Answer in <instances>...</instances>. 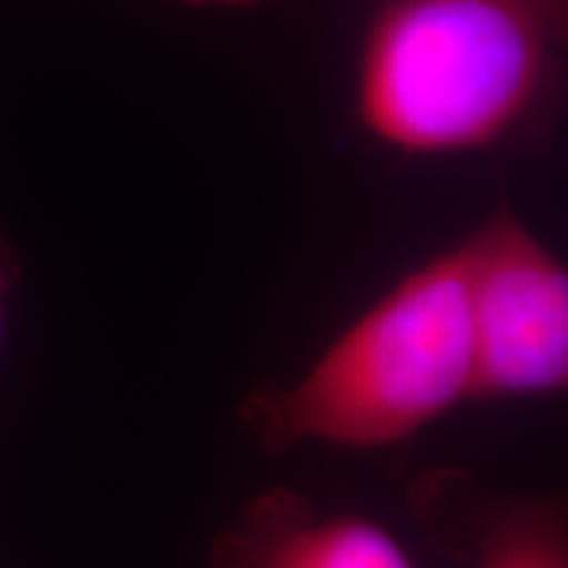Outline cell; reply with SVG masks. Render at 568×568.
<instances>
[{"instance_id":"1","label":"cell","mask_w":568,"mask_h":568,"mask_svg":"<svg viewBox=\"0 0 568 568\" xmlns=\"http://www.w3.org/2000/svg\"><path fill=\"white\" fill-rule=\"evenodd\" d=\"M566 0H382L353 61V113L408 159L539 138L558 103Z\"/></svg>"},{"instance_id":"2","label":"cell","mask_w":568,"mask_h":568,"mask_svg":"<svg viewBox=\"0 0 568 568\" xmlns=\"http://www.w3.org/2000/svg\"><path fill=\"white\" fill-rule=\"evenodd\" d=\"M474 400V347L460 247L424 261L324 347L290 385L245 397L264 450H382Z\"/></svg>"},{"instance_id":"3","label":"cell","mask_w":568,"mask_h":568,"mask_svg":"<svg viewBox=\"0 0 568 568\" xmlns=\"http://www.w3.org/2000/svg\"><path fill=\"white\" fill-rule=\"evenodd\" d=\"M464 255L474 400L548 397L568 385V274L514 213L489 216Z\"/></svg>"},{"instance_id":"4","label":"cell","mask_w":568,"mask_h":568,"mask_svg":"<svg viewBox=\"0 0 568 568\" xmlns=\"http://www.w3.org/2000/svg\"><path fill=\"white\" fill-rule=\"evenodd\" d=\"M213 568H422L387 527L316 508L293 489L247 503L211 545Z\"/></svg>"},{"instance_id":"5","label":"cell","mask_w":568,"mask_h":568,"mask_svg":"<svg viewBox=\"0 0 568 568\" xmlns=\"http://www.w3.org/2000/svg\"><path fill=\"white\" fill-rule=\"evenodd\" d=\"M447 535L471 568H568V521L558 497L481 503Z\"/></svg>"},{"instance_id":"6","label":"cell","mask_w":568,"mask_h":568,"mask_svg":"<svg viewBox=\"0 0 568 568\" xmlns=\"http://www.w3.org/2000/svg\"><path fill=\"white\" fill-rule=\"evenodd\" d=\"M19 280V266H17V255L0 237V343H3V329H6V311H9V297L13 284Z\"/></svg>"}]
</instances>
